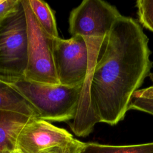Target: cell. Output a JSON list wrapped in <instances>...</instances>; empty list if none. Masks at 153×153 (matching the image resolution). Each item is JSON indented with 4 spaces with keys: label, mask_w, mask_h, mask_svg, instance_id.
<instances>
[{
    "label": "cell",
    "mask_w": 153,
    "mask_h": 153,
    "mask_svg": "<svg viewBox=\"0 0 153 153\" xmlns=\"http://www.w3.org/2000/svg\"><path fill=\"white\" fill-rule=\"evenodd\" d=\"M27 32V64L25 79L51 84H60L54 62L53 38L38 22L28 0H22Z\"/></svg>",
    "instance_id": "5"
},
{
    "label": "cell",
    "mask_w": 153,
    "mask_h": 153,
    "mask_svg": "<svg viewBox=\"0 0 153 153\" xmlns=\"http://www.w3.org/2000/svg\"><path fill=\"white\" fill-rule=\"evenodd\" d=\"M152 79L153 81V79ZM132 98L153 100V85L145 88L138 90L133 94Z\"/></svg>",
    "instance_id": "16"
},
{
    "label": "cell",
    "mask_w": 153,
    "mask_h": 153,
    "mask_svg": "<svg viewBox=\"0 0 153 153\" xmlns=\"http://www.w3.org/2000/svg\"><path fill=\"white\" fill-rule=\"evenodd\" d=\"M38 22L45 32L53 38L59 37L54 13L49 5L41 0H28Z\"/></svg>",
    "instance_id": "11"
},
{
    "label": "cell",
    "mask_w": 153,
    "mask_h": 153,
    "mask_svg": "<svg viewBox=\"0 0 153 153\" xmlns=\"http://www.w3.org/2000/svg\"><path fill=\"white\" fill-rule=\"evenodd\" d=\"M74 138L66 130L41 119H32L21 130L16 148L23 153H39Z\"/></svg>",
    "instance_id": "7"
},
{
    "label": "cell",
    "mask_w": 153,
    "mask_h": 153,
    "mask_svg": "<svg viewBox=\"0 0 153 153\" xmlns=\"http://www.w3.org/2000/svg\"><path fill=\"white\" fill-rule=\"evenodd\" d=\"M32 118L19 113L0 111V153L16 148L17 137Z\"/></svg>",
    "instance_id": "8"
},
{
    "label": "cell",
    "mask_w": 153,
    "mask_h": 153,
    "mask_svg": "<svg viewBox=\"0 0 153 153\" xmlns=\"http://www.w3.org/2000/svg\"><path fill=\"white\" fill-rule=\"evenodd\" d=\"M10 85L34 108L38 119L48 122H67L74 118L82 87L41 83L25 78Z\"/></svg>",
    "instance_id": "3"
},
{
    "label": "cell",
    "mask_w": 153,
    "mask_h": 153,
    "mask_svg": "<svg viewBox=\"0 0 153 153\" xmlns=\"http://www.w3.org/2000/svg\"><path fill=\"white\" fill-rule=\"evenodd\" d=\"M136 7L139 23L153 32V0H138Z\"/></svg>",
    "instance_id": "12"
},
{
    "label": "cell",
    "mask_w": 153,
    "mask_h": 153,
    "mask_svg": "<svg viewBox=\"0 0 153 153\" xmlns=\"http://www.w3.org/2000/svg\"><path fill=\"white\" fill-rule=\"evenodd\" d=\"M128 109H135L153 115V100L131 98Z\"/></svg>",
    "instance_id": "14"
},
{
    "label": "cell",
    "mask_w": 153,
    "mask_h": 153,
    "mask_svg": "<svg viewBox=\"0 0 153 153\" xmlns=\"http://www.w3.org/2000/svg\"><path fill=\"white\" fill-rule=\"evenodd\" d=\"M21 0H0V21L13 11Z\"/></svg>",
    "instance_id": "15"
},
{
    "label": "cell",
    "mask_w": 153,
    "mask_h": 153,
    "mask_svg": "<svg viewBox=\"0 0 153 153\" xmlns=\"http://www.w3.org/2000/svg\"><path fill=\"white\" fill-rule=\"evenodd\" d=\"M53 50L59 84L82 87L88 64L87 48L84 39L79 35L72 36L69 39L54 38Z\"/></svg>",
    "instance_id": "6"
},
{
    "label": "cell",
    "mask_w": 153,
    "mask_h": 153,
    "mask_svg": "<svg viewBox=\"0 0 153 153\" xmlns=\"http://www.w3.org/2000/svg\"><path fill=\"white\" fill-rule=\"evenodd\" d=\"M84 145L85 142L73 138L66 142L49 148L39 153H80Z\"/></svg>",
    "instance_id": "13"
},
{
    "label": "cell",
    "mask_w": 153,
    "mask_h": 153,
    "mask_svg": "<svg viewBox=\"0 0 153 153\" xmlns=\"http://www.w3.org/2000/svg\"><path fill=\"white\" fill-rule=\"evenodd\" d=\"M80 153H153V142L126 145L86 142Z\"/></svg>",
    "instance_id": "10"
},
{
    "label": "cell",
    "mask_w": 153,
    "mask_h": 153,
    "mask_svg": "<svg viewBox=\"0 0 153 153\" xmlns=\"http://www.w3.org/2000/svg\"><path fill=\"white\" fill-rule=\"evenodd\" d=\"M121 15L115 6L102 0H84L70 13L69 31L71 36L79 35L84 39L88 59L77 112L71 122L72 128L78 131H91L98 123L91 106V78L105 39Z\"/></svg>",
    "instance_id": "2"
},
{
    "label": "cell",
    "mask_w": 153,
    "mask_h": 153,
    "mask_svg": "<svg viewBox=\"0 0 153 153\" xmlns=\"http://www.w3.org/2000/svg\"><path fill=\"white\" fill-rule=\"evenodd\" d=\"M1 153H23L22 152L20 151L19 150H18L17 149H13V150H5L2 152H1Z\"/></svg>",
    "instance_id": "17"
},
{
    "label": "cell",
    "mask_w": 153,
    "mask_h": 153,
    "mask_svg": "<svg viewBox=\"0 0 153 153\" xmlns=\"http://www.w3.org/2000/svg\"><path fill=\"white\" fill-rule=\"evenodd\" d=\"M27 64V22L21 0L0 21V81L12 84L24 79Z\"/></svg>",
    "instance_id": "4"
},
{
    "label": "cell",
    "mask_w": 153,
    "mask_h": 153,
    "mask_svg": "<svg viewBox=\"0 0 153 153\" xmlns=\"http://www.w3.org/2000/svg\"><path fill=\"white\" fill-rule=\"evenodd\" d=\"M0 111L13 112L38 119L30 103L11 85L0 81Z\"/></svg>",
    "instance_id": "9"
},
{
    "label": "cell",
    "mask_w": 153,
    "mask_h": 153,
    "mask_svg": "<svg viewBox=\"0 0 153 153\" xmlns=\"http://www.w3.org/2000/svg\"><path fill=\"white\" fill-rule=\"evenodd\" d=\"M148 43L134 19L121 15L114 23L90 81L91 106L98 123L114 126L124 118L133 94L153 66Z\"/></svg>",
    "instance_id": "1"
}]
</instances>
